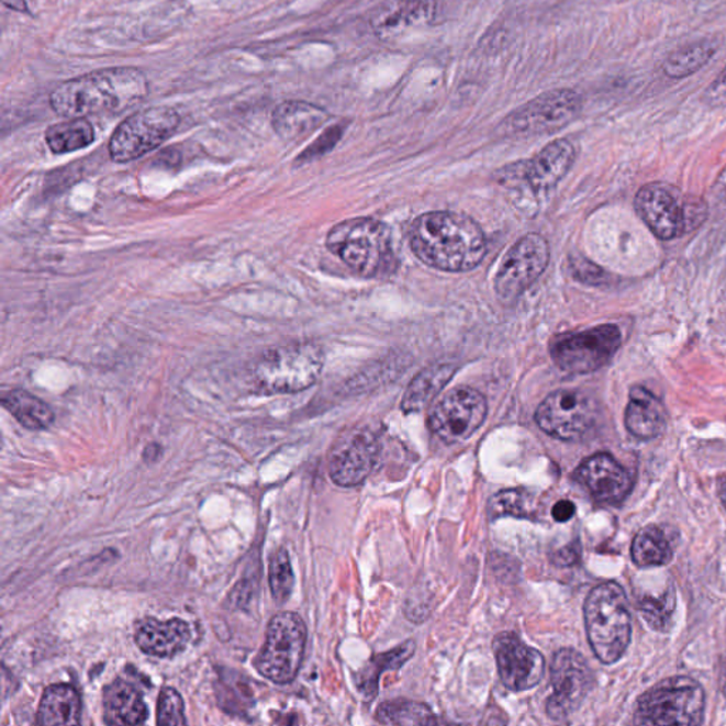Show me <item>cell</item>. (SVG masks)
<instances>
[{
	"instance_id": "cell-1",
	"label": "cell",
	"mask_w": 726,
	"mask_h": 726,
	"mask_svg": "<svg viewBox=\"0 0 726 726\" xmlns=\"http://www.w3.org/2000/svg\"><path fill=\"white\" fill-rule=\"evenodd\" d=\"M149 94V82L135 67H111L58 85L51 92L52 110L66 119L120 114Z\"/></svg>"
},
{
	"instance_id": "cell-2",
	"label": "cell",
	"mask_w": 726,
	"mask_h": 726,
	"mask_svg": "<svg viewBox=\"0 0 726 726\" xmlns=\"http://www.w3.org/2000/svg\"><path fill=\"white\" fill-rule=\"evenodd\" d=\"M411 246L425 265L448 272L476 269L487 253L481 227L466 214H422L411 228Z\"/></svg>"
},
{
	"instance_id": "cell-3",
	"label": "cell",
	"mask_w": 726,
	"mask_h": 726,
	"mask_svg": "<svg viewBox=\"0 0 726 726\" xmlns=\"http://www.w3.org/2000/svg\"><path fill=\"white\" fill-rule=\"evenodd\" d=\"M326 247L365 279L391 275L396 261L391 231L375 219H349L336 224L326 237Z\"/></svg>"
},
{
	"instance_id": "cell-4",
	"label": "cell",
	"mask_w": 726,
	"mask_h": 726,
	"mask_svg": "<svg viewBox=\"0 0 726 726\" xmlns=\"http://www.w3.org/2000/svg\"><path fill=\"white\" fill-rule=\"evenodd\" d=\"M583 611L594 656L603 664L621 660L632 640V616L621 584H599L589 593Z\"/></svg>"
},
{
	"instance_id": "cell-5",
	"label": "cell",
	"mask_w": 726,
	"mask_h": 726,
	"mask_svg": "<svg viewBox=\"0 0 726 726\" xmlns=\"http://www.w3.org/2000/svg\"><path fill=\"white\" fill-rule=\"evenodd\" d=\"M324 353L313 343H289L266 349L253 367L258 391L297 393L313 387L324 369Z\"/></svg>"
},
{
	"instance_id": "cell-6",
	"label": "cell",
	"mask_w": 726,
	"mask_h": 726,
	"mask_svg": "<svg viewBox=\"0 0 726 726\" xmlns=\"http://www.w3.org/2000/svg\"><path fill=\"white\" fill-rule=\"evenodd\" d=\"M635 206L641 221L661 241L694 231L708 213L703 199L686 197L664 183H648L638 190Z\"/></svg>"
},
{
	"instance_id": "cell-7",
	"label": "cell",
	"mask_w": 726,
	"mask_h": 726,
	"mask_svg": "<svg viewBox=\"0 0 726 726\" xmlns=\"http://www.w3.org/2000/svg\"><path fill=\"white\" fill-rule=\"evenodd\" d=\"M703 686L689 677L659 682L637 700L638 725H700L704 719Z\"/></svg>"
},
{
	"instance_id": "cell-8",
	"label": "cell",
	"mask_w": 726,
	"mask_h": 726,
	"mask_svg": "<svg viewBox=\"0 0 726 726\" xmlns=\"http://www.w3.org/2000/svg\"><path fill=\"white\" fill-rule=\"evenodd\" d=\"M305 643L304 621L297 613H279L267 627L265 646L255 661L257 671L276 684H289L299 674Z\"/></svg>"
},
{
	"instance_id": "cell-9",
	"label": "cell",
	"mask_w": 726,
	"mask_h": 726,
	"mask_svg": "<svg viewBox=\"0 0 726 726\" xmlns=\"http://www.w3.org/2000/svg\"><path fill=\"white\" fill-rule=\"evenodd\" d=\"M583 107L582 96L570 89L544 92L510 112L500 131L505 136H534L557 133L577 120Z\"/></svg>"
},
{
	"instance_id": "cell-10",
	"label": "cell",
	"mask_w": 726,
	"mask_h": 726,
	"mask_svg": "<svg viewBox=\"0 0 726 726\" xmlns=\"http://www.w3.org/2000/svg\"><path fill=\"white\" fill-rule=\"evenodd\" d=\"M180 116L168 105L150 107L130 115L111 135L109 150L114 163L125 164L157 149L177 133Z\"/></svg>"
},
{
	"instance_id": "cell-11",
	"label": "cell",
	"mask_w": 726,
	"mask_h": 726,
	"mask_svg": "<svg viewBox=\"0 0 726 726\" xmlns=\"http://www.w3.org/2000/svg\"><path fill=\"white\" fill-rule=\"evenodd\" d=\"M621 345V330L616 325L606 324L559 335L550 343L549 353L559 369L583 375L611 362Z\"/></svg>"
},
{
	"instance_id": "cell-12",
	"label": "cell",
	"mask_w": 726,
	"mask_h": 726,
	"mask_svg": "<svg viewBox=\"0 0 726 726\" xmlns=\"http://www.w3.org/2000/svg\"><path fill=\"white\" fill-rule=\"evenodd\" d=\"M596 418L597 404L591 394L572 389L550 393L535 413L537 425L562 442L581 440L592 431Z\"/></svg>"
},
{
	"instance_id": "cell-13",
	"label": "cell",
	"mask_w": 726,
	"mask_h": 726,
	"mask_svg": "<svg viewBox=\"0 0 726 726\" xmlns=\"http://www.w3.org/2000/svg\"><path fill=\"white\" fill-rule=\"evenodd\" d=\"M549 246L538 233L521 237L506 253L495 276L496 297L504 304L520 299L547 270Z\"/></svg>"
},
{
	"instance_id": "cell-14",
	"label": "cell",
	"mask_w": 726,
	"mask_h": 726,
	"mask_svg": "<svg viewBox=\"0 0 726 726\" xmlns=\"http://www.w3.org/2000/svg\"><path fill=\"white\" fill-rule=\"evenodd\" d=\"M485 398L471 388H456L438 399L428 414V427L448 445L470 438L485 422Z\"/></svg>"
},
{
	"instance_id": "cell-15",
	"label": "cell",
	"mask_w": 726,
	"mask_h": 726,
	"mask_svg": "<svg viewBox=\"0 0 726 726\" xmlns=\"http://www.w3.org/2000/svg\"><path fill=\"white\" fill-rule=\"evenodd\" d=\"M577 159V149L568 139H555L540 149L534 158L506 165L500 170L499 178L504 183H516V187L529 188L530 192L540 194L567 177Z\"/></svg>"
},
{
	"instance_id": "cell-16",
	"label": "cell",
	"mask_w": 726,
	"mask_h": 726,
	"mask_svg": "<svg viewBox=\"0 0 726 726\" xmlns=\"http://www.w3.org/2000/svg\"><path fill=\"white\" fill-rule=\"evenodd\" d=\"M593 675L581 652L562 648L550 666L552 694L547 701V713L555 721L572 715L582 705L592 689Z\"/></svg>"
},
{
	"instance_id": "cell-17",
	"label": "cell",
	"mask_w": 726,
	"mask_h": 726,
	"mask_svg": "<svg viewBox=\"0 0 726 726\" xmlns=\"http://www.w3.org/2000/svg\"><path fill=\"white\" fill-rule=\"evenodd\" d=\"M380 453L378 436L368 427H353L336 438L330 453L331 480L339 487H355L368 479Z\"/></svg>"
},
{
	"instance_id": "cell-18",
	"label": "cell",
	"mask_w": 726,
	"mask_h": 726,
	"mask_svg": "<svg viewBox=\"0 0 726 726\" xmlns=\"http://www.w3.org/2000/svg\"><path fill=\"white\" fill-rule=\"evenodd\" d=\"M501 681L511 691H528L538 685L545 674V659L538 650L526 646L514 633H501L492 641Z\"/></svg>"
},
{
	"instance_id": "cell-19",
	"label": "cell",
	"mask_w": 726,
	"mask_h": 726,
	"mask_svg": "<svg viewBox=\"0 0 726 726\" xmlns=\"http://www.w3.org/2000/svg\"><path fill=\"white\" fill-rule=\"evenodd\" d=\"M574 477L587 487L593 499L606 504L621 503L633 487L632 477L625 467L606 453L587 458Z\"/></svg>"
},
{
	"instance_id": "cell-20",
	"label": "cell",
	"mask_w": 726,
	"mask_h": 726,
	"mask_svg": "<svg viewBox=\"0 0 726 726\" xmlns=\"http://www.w3.org/2000/svg\"><path fill=\"white\" fill-rule=\"evenodd\" d=\"M192 637L188 622L180 618L158 621L145 617L136 623L135 643L145 655L170 659L185 650Z\"/></svg>"
},
{
	"instance_id": "cell-21",
	"label": "cell",
	"mask_w": 726,
	"mask_h": 726,
	"mask_svg": "<svg viewBox=\"0 0 726 726\" xmlns=\"http://www.w3.org/2000/svg\"><path fill=\"white\" fill-rule=\"evenodd\" d=\"M330 114L319 105L305 101H286L272 111L271 123L281 139L294 143L321 129Z\"/></svg>"
},
{
	"instance_id": "cell-22",
	"label": "cell",
	"mask_w": 726,
	"mask_h": 726,
	"mask_svg": "<svg viewBox=\"0 0 726 726\" xmlns=\"http://www.w3.org/2000/svg\"><path fill=\"white\" fill-rule=\"evenodd\" d=\"M625 425L633 436L651 440L664 432L667 412L662 403L646 388L635 387L628 399Z\"/></svg>"
},
{
	"instance_id": "cell-23",
	"label": "cell",
	"mask_w": 726,
	"mask_h": 726,
	"mask_svg": "<svg viewBox=\"0 0 726 726\" xmlns=\"http://www.w3.org/2000/svg\"><path fill=\"white\" fill-rule=\"evenodd\" d=\"M435 16V0H409L379 13L373 19L372 26L379 37L394 38L414 29L426 26Z\"/></svg>"
},
{
	"instance_id": "cell-24",
	"label": "cell",
	"mask_w": 726,
	"mask_h": 726,
	"mask_svg": "<svg viewBox=\"0 0 726 726\" xmlns=\"http://www.w3.org/2000/svg\"><path fill=\"white\" fill-rule=\"evenodd\" d=\"M102 706L105 723L110 725H141L148 718L143 695L129 681L111 682L104 691Z\"/></svg>"
},
{
	"instance_id": "cell-25",
	"label": "cell",
	"mask_w": 726,
	"mask_h": 726,
	"mask_svg": "<svg viewBox=\"0 0 726 726\" xmlns=\"http://www.w3.org/2000/svg\"><path fill=\"white\" fill-rule=\"evenodd\" d=\"M456 370V365L435 364L418 372L403 394L402 411L404 413L425 411L455 377Z\"/></svg>"
},
{
	"instance_id": "cell-26",
	"label": "cell",
	"mask_w": 726,
	"mask_h": 726,
	"mask_svg": "<svg viewBox=\"0 0 726 726\" xmlns=\"http://www.w3.org/2000/svg\"><path fill=\"white\" fill-rule=\"evenodd\" d=\"M38 725H79L81 723L80 695L75 686L55 684L46 689L38 705Z\"/></svg>"
},
{
	"instance_id": "cell-27",
	"label": "cell",
	"mask_w": 726,
	"mask_h": 726,
	"mask_svg": "<svg viewBox=\"0 0 726 726\" xmlns=\"http://www.w3.org/2000/svg\"><path fill=\"white\" fill-rule=\"evenodd\" d=\"M2 404L29 431H46L55 423V412L52 411V407L42 399L26 391L14 389V391L4 392Z\"/></svg>"
},
{
	"instance_id": "cell-28",
	"label": "cell",
	"mask_w": 726,
	"mask_h": 726,
	"mask_svg": "<svg viewBox=\"0 0 726 726\" xmlns=\"http://www.w3.org/2000/svg\"><path fill=\"white\" fill-rule=\"evenodd\" d=\"M96 131L87 119H68L48 126L46 143L53 154L63 155L85 149L94 143Z\"/></svg>"
},
{
	"instance_id": "cell-29",
	"label": "cell",
	"mask_w": 726,
	"mask_h": 726,
	"mask_svg": "<svg viewBox=\"0 0 726 726\" xmlns=\"http://www.w3.org/2000/svg\"><path fill=\"white\" fill-rule=\"evenodd\" d=\"M715 53L716 46L710 42L677 48L662 63V72L672 80L686 79L708 65Z\"/></svg>"
},
{
	"instance_id": "cell-30",
	"label": "cell",
	"mask_w": 726,
	"mask_h": 726,
	"mask_svg": "<svg viewBox=\"0 0 726 726\" xmlns=\"http://www.w3.org/2000/svg\"><path fill=\"white\" fill-rule=\"evenodd\" d=\"M671 557L670 540L657 526H647L633 539L632 558L638 568H659L669 563Z\"/></svg>"
},
{
	"instance_id": "cell-31",
	"label": "cell",
	"mask_w": 726,
	"mask_h": 726,
	"mask_svg": "<svg viewBox=\"0 0 726 726\" xmlns=\"http://www.w3.org/2000/svg\"><path fill=\"white\" fill-rule=\"evenodd\" d=\"M416 645L412 640L403 643L402 646L394 648L393 651L384 652L375 657L368 662L362 671L359 672L357 686L360 694L367 700H373L378 693L379 677L387 670H394L402 667L413 656Z\"/></svg>"
},
{
	"instance_id": "cell-32",
	"label": "cell",
	"mask_w": 726,
	"mask_h": 726,
	"mask_svg": "<svg viewBox=\"0 0 726 726\" xmlns=\"http://www.w3.org/2000/svg\"><path fill=\"white\" fill-rule=\"evenodd\" d=\"M377 719L383 725L437 724L436 716L427 705L409 700H392L380 704Z\"/></svg>"
},
{
	"instance_id": "cell-33",
	"label": "cell",
	"mask_w": 726,
	"mask_h": 726,
	"mask_svg": "<svg viewBox=\"0 0 726 726\" xmlns=\"http://www.w3.org/2000/svg\"><path fill=\"white\" fill-rule=\"evenodd\" d=\"M675 604L674 588L669 587L659 596H643L638 601V611L648 626L657 632H669Z\"/></svg>"
},
{
	"instance_id": "cell-34",
	"label": "cell",
	"mask_w": 726,
	"mask_h": 726,
	"mask_svg": "<svg viewBox=\"0 0 726 726\" xmlns=\"http://www.w3.org/2000/svg\"><path fill=\"white\" fill-rule=\"evenodd\" d=\"M534 510L533 496L525 490H504L496 492L490 500L489 514L491 520L501 516H516V518H528Z\"/></svg>"
},
{
	"instance_id": "cell-35",
	"label": "cell",
	"mask_w": 726,
	"mask_h": 726,
	"mask_svg": "<svg viewBox=\"0 0 726 726\" xmlns=\"http://www.w3.org/2000/svg\"><path fill=\"white\" fill-rule=\"evenodd\" d=\"M270 589L277 603H286L294 588V572H292L289 554L284 548L277 550L270 562Z\"/></svg>"
},
{
	"instance_id": "cell-36",
	"label": "cell",
	"mask_w": 726,
	"mask_h": 726,
	"mask_svg": "<svg viewBox=\"0 0 726 726\" xmlns=\"http://www.w3.org/2000/svg\"><path fill=\"white\" fill-rule=\"evenodd\" d=\"M159 725H185L188 723L185 718V704L182 696L175 689H164L160 691L158 700Z\"/></svg>"
},
{
	"instance_id": "cell-37",
	"label": "cell",
	"mask_w": 726,
	"mask_h": 726,
	"mask_svg": "<svg viewBox=\"0 0 726 726\" xmlns=\"http://www.w3.org/2000/svg\"><path fill=\"white\" fill-rule=\"evenodd\" d=\"M345 129H347L345 124H336L326 129L324 133L300 155L297 163H311V160L319 159L323 157V155L328 154L330 150H333L335 145L339 143V139L343 138Z\"/></svg>"
},
{
	"instance_id": "cell-38",
	"label": "cell",
	"mask_w": 726,
	"mask_h": 726,
	"mask_svg": "<svg viewBox=\"0 0 726 726\" xmlns=\"http://www.w3.org/2000/svg\"><path fill=\"white\" fill-rule=\"evenodd\" d=\"M705 101L711 105H726V66L705 90Z\"/></svg>"
},
{
	"instance_id": "cell-39",
	"label": "cell",
	"mask_w": 726,
	"mask_h": 726,
	"mask_svg": "<svg viewBox=\"0 0 726 726\" xmlns=\"http://www.w3.org/2000/svg\"><path fill=\"white\" fill-rule=\"evenodd\" d=\"M579 557H581V548L578 547V544H569L568 547L552 554V562L558 567H570L578 562Z\"/></svg>"
},
{
	"instance_id": "cell-40",
	"label": "cell",
	"mask_w": 726,
	"mask_h": 726,
	"mask_svg": "<svg viewBox=\"0 0 726 726\" xmlns=\"http://www.w3.org/2000/svg\"><path fill=\"white\" fill-rule=\"evenodd\" d=\"M574 511H577V506H574L572 501L562 500L555 504L552 516L558 523H568V521L574 515Z\"/></svg>"
},
{
	"instance_id": "cell-41",
	"label": "cell",
	"mask_w": 726,
	"mask_h": 726,
	"mask_svg": "<svg viewBox=\"0 0 726 726\" xmlns=\"http://www.w3.org/2000/svg\"><path fill=\"white\" fill-rule=\"evenodd\" d=\"M2 3L4 4V7L12 9V11H16L19 13L31 12V9H29V4L26 0H2Z\"/></svg>"
},
{
	"instance_id": "cell-42",
	"label": "cell",
	"mask_w": 726,
	"mask_h": 726,
	"mask_svg": "<svg viewBox=\"0 0 726 726\" xmlns=\"http://www.w3.org/2000/svg\"><path fill=\"white\" fill-rule=\"evenodd\" d=\"M718 495H719L721 503H723V505L726 509V477H724V479L719 481Z\"/></svg>"
},
{
	"instance_id": "cell-43",
	"label": "cell",
	"mask_w": 726,
	"mask_h": 726,
	"mask_svg": "<svg viewBox=\"0 0 726 726\" xmlns=\"http://www.w3.org/2000/svg\"><path fill=\"white\" fill-rule=\"evenodd\" d=\"M724 693H725V696H726V682H725V689H724Z\"/></svg>"
},
{
	"instance_id": "cell-44",
	"label": "cell",
	"mask_w": 726,
	"mask_h": 726,
	"mask_svg": "<svg viewBox=\"0 0 726 726\" xmlns=\"http://www.w3.org/2000/svg\"><path fill=\"white\" fill-rule=\"evenodd\" d=\"M401 2H409V0H401Z\"/></svg>"
}]
</instances>
